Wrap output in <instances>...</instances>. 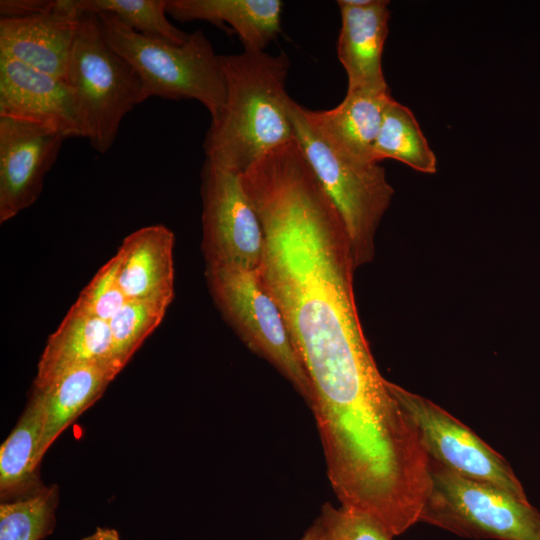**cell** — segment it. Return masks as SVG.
Returning <instances> with one entry per match:
<instances>
[{"label": "cell", "mask_w": 540, "mask_h": 540, "mask_svg": "<svg viewBox=\"0 0 540 540\" xmlns=\"http://www.w3.org/2000/svg\"><path fill=\"white\" fill-rule=\"evenodd\" d=\"M82 540H121L119 533L112 528H97Z\"/></svg>", "instance_id": "cell-26"}, {"label": "cell", "mask_w": 540, "mask_h": 540, "mask_svg": "<svg viewBox=\"0 0 540 540\" xmlns=\"http://www.w3.org/2000/svg\"><path fill=\"white\" fill-rule=\"evenodd\" d=\"M81 14L76 0H49L41 10L0 18V56L65 80Z\"/></svg>", "instance_id": "cell-10"}, {"label": "cell", "mask_w": 540, "mask_h": 540, "mask_svg": "<svg viewBox=\"0 0 540 540\" xmlns=\"http://www.w3.org/2000/svg\"><path fill=\"white\" fill-rule=\"evenodd\" d=\"M59 487L51 485L35 494L1 502L0 540H42L53 532Z\"/></svg>", "instance_id": "cell-21"}, {"label": "cell", "mask_w": 540, "mask_h": 540, "mask_svg": "<svg viewBox=\"0 0 540 540\" xmlns=\"http://www.w3.org/2000/svg\"><path fill=\"white\" fill-rule=\"evenodd\" d=\"M392 99L390 89L347 90L345 98L336 107L329 110L306 108V113L319 132L338 150L358 161L374 163V145L384 111Z\"/></svg>", "instance_id": "cell-15"}, {"label": "cell", "mask_w": 540, "mask_h": 540, "mask_svg": "<svg viewBox=\"0 0 540 540\" xmlns=\"http://www.w3.org/2000/svg\"><path fill=\"white\" fill-rule=\"evenodd\" d=\"M66 138L53 128L0 117V223L39 197Z\"/></svg>", "instance_id": "cell-9"}, {"label": "cell", "mask_w": 540, "mask_h": 540, "mask_svg": "<svg viewBox=\"0 0 540 540\" xmlns=\"http://www.w3.org/2000/svg\"><path fill=\"white\" fill-rule=\"evenodd\" d=\"M373 158L376 162L394 159L426 174L436 172V155L416 117L407 106L395 99L388 103L384 111Z\"/></svg>", "instance_id": "cell-19"}, {"label": "cell", "mask_w": 540, "mask_h": 540, "mask_svg": "<svg viewBox=\"0 0 540 540\" xmlns=\"http://www.w3.org/2000/svg\"><path fill=\"white\" fill-rule=\"evenodd\" d=\"M0 117L41 124L66 139L85 138L73 91L65 80L1 56Z\"/></svg>", "instance_id": "cell-11"}, {"label": "cell", "mask_w": 540, "mask_h": 540, "mask_svg": "<svg viewBox=\"0 0 540 540\" xmlns=\"http://www.w3.org/2000/svg\"><path fill=\"white\" fill-rule=\"evenodd\" d=\"M211 296L224 319L243 343L270 363L298 392L309 408L310 379L295 349L285 320L266 290L259 270L206 266Z\"/></svg>", "instance_id": "cell-6"}, {"label": "cell", "mask_w": 540, "mask_h": 540, "mask_svg": "<svg viewBox=\"0 0 540 540\" xmlns=\"http://www.w3.org/2000/svg\"><path fill=\"white\" fill-rule=\"evenodd\" d=\"M226 102L205 135L206 160L244 172L296 137L286 92L288 56L264 51L221 55Z\"/></svg>", "instance_id": "cell-1"}, {"label": "cell", "mask_w": 540, "mask_h": 540, "mask_svg": "<svg viewBox=\"0 0 540 540\" xmlns=\"http://www.w3.org/2000/svg\"><path fill=\"white\" fill-rule=\"evenodd\" d=\"M65 81L73 91L85 138L105 154L123 118L143 97L138 74L109 46L95 14L80 17Z\"/></svg>", "instance_id": "cell-4"}, {"label": "cell", "mask_w": 540, "mask_h": 540, "mask_svg": "<svg viewBox=\"0 0 540 540\" xmlns=\"http://www.w3.org/2000/svg\"><path fill=\"white\" fill-rule=\"evenodd\" d=\"M337 4L341 15L337 55L347 74V90H389L382 68L389 1L339 0Z\"/></svg>", "instance_id": "cell-12"}, {"label": "cell", "mask_w": 540, "mask_h": 540, "mask_svg": "<svg viewBox=\"0 0 540 540\" xmlns=\"http://www.w3.org/2000/svg\"><path fill=\"white\" fill-rule=\"evenodd\" d=\"M44 416L40 399L32 392L17 424L0 448V498L13 501L45 486L39 477Z\"/></svg>", "instance_id": "cell-18"}, {"label": "cell", "mask_w": 540, "mask_h": 540, "mask_svg": "<svg viewBox=\"0 0 540 540\" xmlns=\"http://www.w3.org/2000/svg\"><path fill=\"white\" fill-rule=\"evenodd\" d=\"M166 5L167 0H76L81 15L109 13L138 33L182 45L189 34L169 22Z\"/></svg>", "instance_id": "cell-20"}, {"label": "cell", "mask_w": 540, "mask_h": 540, "mask_svg": "<svg viewBox=\"0 0 540 540\" xmlns=\"http://www.w3.org/2000/svg\"><path fill=\"white\" fill-rule=\"evenodd\" d=\"M335 540H392L387 530L372 517L329 502L323 504L319 516Z\"/></svg>", "instance_id": "cell-24"}, {"label": "cell", "mask_w": 540, "mask_h": 540, "mask_svg": "<svg viewBox=\"0 0 540 540\" xmlns=\"http://www.w3.org/2000/svg\"><path fill=\"white\" fill-rule=\"evenodd\" d=\"M430 474L419 522L472 539L540 540V511L528 500L458 475L433 460Z\"/></svg>", "instance_id": "cell-5"}, {"label": "cell", "mask_w": 540, "mask_h": 540, "mask_svg": "<svg viewBox=\"0 0 540 540\" xmlns=\"http://www.w3.org/2000/svg\"><path fill=\"white\" fill-rule=\"evenodd\" d=\"M429 457L450 471L528 500L508 461L470 428L433 401L387 380Z\"/></svg>", "instance_id": "cell-7"}, {"label": "cell", "mask_w": 540, "mask_h": 540, "mask_svg": "<svg viewBox=\"0 0 540 540\" xmlns=\"http://www.w3.org/2000/svg\"><path fill=\"white\" fill-rule=\"evenodd\" d=\"M127 301L118 284L117 260L113 256L82 290L74 305L108 322Z\"/></svg>", "instance_id": "cell-23"}, {"label": "cell", "mask_w": 540, "mask_h": 540, "mask_svg": "<svg viewBox=\"0 0 540 540\" xmlns=\"http://www.w3.org/2000/svg\"><path fill=\"white\" fill-rule=\"evenodd\" d=\"M120 371L110 364L78 366L45 388L33 389L43 410L44 454L55 439L103 394Z\"/></svg>", "instance_id": "cell-17"}, {"label": "cell", "mask_w": 540, "mask_h": 540, "mask_svg": "<svg viewBox=\"0 0 540 540\" xmlns=\"http://www.w3.org/2000/svg\"><path fill=\"white\" fill-rule=\"evenodd\" d=\"M240 172L205 159L201 171L202 251L206 266L257 271L264 235Z\"/></svg>", "instance_id": "cell-8"}, {"label": "cell", "mask_w": 540, "mask_h": 540, "mask_svg": "<svg viewBox=\"0 0 540 540\" xmlns=\"http://www.w3.org/2000/svg\"><path fill=\"white\" fill-rule=\"evenodd\" d=\"M174 239L164 225H151L123 240L114 256L118 284L128 300L172 302Z\"/></svg>", "instance_id": "cell-13"}, {"label": "cell", "mask_w": 540, "mask_h": 540, "mask_svg": "<svg viewBox=\"0 0 540 540\" xmlns=\"http://www.w3.org/2000/svg\"><path fill=\"white\" fill-rule=\"evenodd\" d=\"M288 108L296 138L343 219L356 270L374 258L376 232L394 189L378 162L365 163L347 156L319 132L304 106L290 98Z\"/></svg>", "instance_id": "cell-3"}, {"label": "cell", "mask_w": 540, "mask_h": 540, "mask_svg": "<svg viewBox=\"0 0 540 540\" xmlns=\"http://www.w3.org/2000/svg\"><path fill=\"white\" fill-rule=\"evenodd\" d=\"M169 305L162 300H128L108 321L114 358L122 369L161 323Z\"/></svg>", "instance_id": "cell-22"}, {"label": "cell", "mask_w": 540, "mask_h": 540, "mask_svg": "<svg viewBox=\"0 0 540 540\" xmlns=\"http://www.w3.org/2000/svg\"><path fill=\"white\" fill-rule=\"evenodd\" d=\"M105 40L136 71L143 101L150 97L197 100L217 120L226 102L220 55L201 30L182 45L146 36L109 13L97 15Z\"/></svg>", "instance_id": "cell-2"}, {"label": "cell", "mask_w": 540, "mask_h": 540, "mask_svg": "<svg viewBox=\"0 0 540 540\" xmlns=\"http://www.w3.org/2000/svg\"><path fill=\"white\" fill-rule=\"evenodd\" d=\"M90 364H110L122 370L114 358L109 323L73 304L48 338L38 362L34 388H45L66 371Z\"/></svg>", "instance_id": "cell-14"}, {"label": "cell", "mask_w": 540, "mask_h": 540, "mask_svg": "<svg viewBox=\"0 0 540 540\" xmlns=\"http://www.w3.org/2000/svg\"><path fill=\"white\" fill-rule=\"evenodd\" d=\"M300 540H335L318 517Z\"/></svg>", "instance_id": "cell-25"}, {"label": "cell", "mask_w": 540, "mask_h": 540, "mask_svg": "<svg viewBox=\"0 0 540 540\" xmlns=\"http://www.w3.org/2000/svg\"><path fill=\"white\" fill-rule=\"evenodd\" d=\"M280 0H167L166 12L175 20H203L221 29L226 23L236 32L244 51L258 52L281 29Z\"/></svg>", "instance_id": "cell-16"}]
</instances>
